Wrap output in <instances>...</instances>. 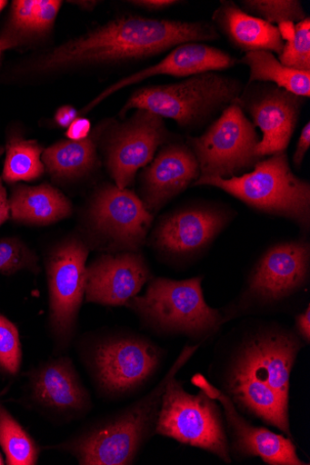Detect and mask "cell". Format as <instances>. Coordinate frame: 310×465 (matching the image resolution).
I'll return each mask as SVG.
<instances>
[{
  "label": "cell",
  "instance_id": "obj_1",
  "mask_svg": "<svg viewBox=\"0 0 310 465\" xmlns=\"http://www.w3.org/2000/svg\"><path fill=\"white\" fill-rule=\"evenodd\" d=\"M220 38L211 22L116 17L66 42L43 57L39 67L55 71L77 65H118L161 54L185 44Z\"/></svg>",
  "mask_w": 310,
  "mask_h": 465
},
{
  "label": "cell",
  "instance_id": "obj_2",
  "mask_svg": "<svg viewBox=\"0 0 310 465\" xmlns=\"http://www.w3.org/2000/svg\"><path fill=\"white\" fill-rule=\"evenodd\" d=\"M199 349L186 346L162 381L135 403L96 422L74 439L58 446L82 465H128L155 433L163 392L168 380L178 372Z\"/></svg>",
  "mask_w": 310,
  "mask_h": 465
},
{
  "label": "cell",
  "instance_id": "obj_3",
  "mask_svg": "<svg viewBox=\"0 0 310 465\" xmlns=\"http://www.w3.org/2000/svg\"><path fill=\"white\" fill-rule=\"evenodd\" d=\"M245 84L235 76L205 72L181 82L138 89L119 112L125 117L131 109L149 111L174 120L186 133L201 130L218 114L235 104Z\"/></svg>",
  "mask_w": 310,
  "mask_h": 465
},
{
  "label": "cell",
  "instance_id": "obj_4",
  "mask_svg": "<svg viewBox=\"0 0 310 465\" xmlns=\"http://www.w3.org/2000/svg\"><path fill=\"white\" fill-rule=\"evenodd\" d=\"M192 186L217 188L258 213L293 223L302 236L310 233V183L293 173L286 152L263 158L242 176L200 177Z\"/></svg>",
  "mask_w": 310,
  "mask_h": 465
},
{
  "label": "cell",
  "instance_id": "obj_5",
  "mask_svg": "<svg viewBox=\"0 0 310 465\" xmlns=\"http://www.w3.org/2000/svg\"><path fill=\"white\" fill-rule=\"evenodd\" d=\"M203 279L202 276L183 281L152 278L145 294L137 295L125 307L156 332L205 341L226 322L220 310L206 303Z\"/></svg>",
  "mask_w": 310,
  "mask_h": 465
},
{
  "label": "cell",
  "instance_id": "obj_6",
  "mask_svg": "<svg viewBox=\"0 0 310 465\" xmlns=\"http://www.w3.org/2000/svg\"><path fill=\"white\" fill-rule=\"evenodd\" d=\"M310 278V242L302 236L265 249L249 272L238 298L221 310L225 322L283 308L304 292Z\"/></svg>",
  "mask_w": 310,
  "mask_h": 465
},
{
  "label": "cell",
  "instance_id": "obj_7",
  "mask_svg": "<svg viewBox=\"0 0 310 465\" xmlns=\"http://www.w3.org/2000/svg\"><path fill=\"white\" fill-rule=\"evenodd\" d=\"M220 376V385L240 412L260 419L291 439L289 407L273 389L267 361L261 351L255 323L239 331Z\"/></svg>",
  "mask_w": 310,
  "mask_h": 465
},
{
  "label": "cell",
  "instance_id": "obj_8",
  "mask_svg": "<svg viewBox=\"0 0 310 465\" xmlns=\"http://www.w3.org/2000/svg\"><path fill=\"white\" fill-rule=\"evenodd\" d=\"M237 215L226 203L190 200L158 220L147 243L163 260L185 266L204 256Z\"/></svg>",
  "mask_w": 310,
  "mask_h": 465
},
{
  "label": "cell",
  "instance_id": "obj_9",
  "mask_svg": "<svg viewBox=\"0 0 310 465\" xmlns=\"http://www.w3.org/2000/svg\"><path fill=\"white\" fill-rule=\"evenodd\" d=\"M155 434L232 462L226 422L217 401L202 391L196 395L185 391L175 374L163 392Z\"/></svg>",
  "mask_w": 310,
  "mask_h": 465
},
{
  "label": "cell",
  "instance_id": "obj_10",
  "mask_svg": "<svg viewBox=\"0 0 310 465\" xmlns=\"http://www.w3.org/2000/svg\"><path fill=\"white\" fill-rule=\"evenodd\" d=\"M154 221L135 192L105 183L88 203L85 242L103 252H139L147 243Z\"/></svg>",
  "mask_w": 310,
  "mask_h": 465
},
{
  "label": "cell",
  "instance_id": "obj_11",
  "mask_svg": "<svg viewBox=\"0 0 310 465\" xmlns=\"http://www.w3.org/2000/svg\"><path fill=\"white\" fill-rule=\"evenodd\" d=\"M100 126L105 165L122 190L135 183L140 169L153 161L163 145L184 140L167 130L163 117L142 109L124 122L111 120Z\"/></svg>",
  "mask_w": 310,
  "mask_h": 465
},
{
  "label": "cell",
  "instance_id": "obj_12",
  "mask_svg": "<svg viewBox=\"0 0 310 465\" xmlns=\"http://www.w3.org/2000/svg\"><path fill=\"white\" fill-rule=\"evenodd\" d=\"M260 140L250 119L233 104L202 135L187 136L185 143L196 157L200 177L231 179L252 172L263 159L255 152Z\"/></svg>",
  "mask_w": 310,
  "mask_h": 465
},
{
  "label": "cell",
  "instance_id": "obj_13",
  "mask_svg": "<svg viewBox=\"0 0 310 465\" xmlns=\"http://www.w3.org/2000/svg\"><path fill=\"white\" fill-rule=\"evenodd\" d=\"M163 351L145 336L115 333L95 348L92 367L106 396L121 397L143 387L160 367Z\"/></svg>",
  "mask_w": 310,
  "mask_h": 465
},
{
  "label": "cell",
  "instance_id": "obj_14",
  "mask_svg": "<svg viewBox=\"0 0 310 465\" xmlns=\"http://www.w3.org/2000/svg\"><path fill=\"white\" fill-rule=\"evenodd\" d=\"M88 252L84 240L71 236L55 246L46 260L50 324L61 344L71 341L84 302Z\"/></svg>",
  "mask_w": 310,
  "mask_h": 465
},
{
  "label": "cell",
  "instance_id": "obj_15",
  "mask_svg": "<svg viewBox=\"0 0 310 465\" xmlns=\"http://www.w3.org/2000/svg\"><path fill=\"white\" fill-rule=\"evenodd\" d=\"M307 100L272 83L245 84L235 104L249 115L252 124L262 133L255 150L260 157L286 152Z\"/></svg>",
  "mask_w": 310,
  "mask_h": 465
},
{
  "label": "cell",
  "instance_id": "obj_16",
  "mask_svg": "<svg viewBox=\"0 0 310 465\" xmlns=\"http://www.w3.org/2000/svg\"><path fill=\"white\" fill-rule=\"evenodd\" d=\"M152 278L142 251L103 252L85 268V301L125 307Z\"/></svg>",
  "mask_w": 310,
  "mask_h": 465
},
{
  "label": "cell",
  "instance_id": "obj_17",
  "mask_svg": "<svg viewBox=\"0 0 310 465\" xmlns=\"http://www.w3.org/2000/svg\"><path fill=\"white\" fill-rule=\"evenodd\" d=\"M192 383L224 407L226 429L231 438V454L241 459L258 457L269 465L307 464L299 459L295 446L289 438L250 424L231 399L210 384L204 375H195Z\"/></svg>",
  "mask_w": 310,
  "mask_h": 465
},
{
  "label": "cell",
  "instance_id": "obj_18",
  "mask_svg": "<svg viewBox=\"0 0 310 465\" xmlns=\"http://www.w3.org/2000/svg\"><path fill=\"white\" fill-rule=\"evenodd\" d=\"M200 177L195 155L184 140L163 145L139 175L138 196L148 213L156 214Z\"/></svg>",
  "mask_w": 310,
  "mask_h": 465
},
{
  "label": "cell",
  "instance_id": "obj_19",
  "mask_svg": "<svg viewBox=\"0 0 310 465\" xmlns=\"http://www.w3.org/2000/svg\"><path fill=\"white\" fill-rule=\"evenodd\" d=\"M239 60L228 53L205 44H185L175 47L157 64L130 74L111 84L82 114L90 112L120 90L157 75L188 77L205 72H219L235 67Z\"/></svg>",
  "mask_w": 310,
  "mask_h": 465
},
{
  "label": "cell",
  "instance_id": "obj_20",
  "mask_svg": "<svg viewBox=\"0 0 310 465\" xmlns=\"http://www.w3.org/2000/svg\"><path fill=\"white\" fill-rule=\"evenodd\" d=\"M29 389L35 404L58 414H81L92 407L91 395L67 357L49 361L34 370Z\"/></svg>",
  "mask_w": 310,
  "mask_h": 465
},
{
  "label": "cell",
  "instance_id": "obj_21",
  "mask_svg": "<svg viewBox=\"0 0 310 465\" xmlns=\"http://www.w3.org/2000/svg\"><path fill=\"white\" fill-rule=\"evenodd\" d=\"M211 23L235 49L245 53L270 52L278 56L285 42L278 28L245 13L233 0H224L212 15Z\"/></svg>",
  "mask_w": 310,
  "mask_h": 465
},
{
  "label": "cell",
  "instance_id": "obj_22",
  "mask_svg": "<svg viewBox=\"0 0 310 465\" xmlns=\"http://www.w3.org/2000/svg\"><path fill=\"white\" fill-rule=\"evenodd\" d=\"M11 217L18 223L47 226L72 214V204L58 189L48 183L38 186L19 184L9 199Z\"/></svg>",
  "mask_w": 310,
  "mask_h": 465
},
{
  "label": "cell",
  "instance_id": "obj_23",
  "mask_svg": "<svg viewBox=\"0 0 310 465\" xmlns=\"http://www.w3.org/2000/svg\"><path fill=\"white\" fill-rule=\"evenodd\" d=\"M63 3L58 0H16L8 25L0 36L3 51L45 36L54 27Z\"/></svg>",
  "mask_w": 310,
  "mask_h": 465
},
{
  "label": "cell",
  "instance_id": "obj_24",
  "mask_svg": "<svg viewBox=\"0 0 310 465\" xmlns=\"http://www.w3.org/2000/svg\"><path fill=\"white\" fill-rule=\"evenodd\" d=\"M101 126L80 142L62 141L44 150L41 160L55 181L85 176L100 166L98 155Z\"/></svg>",
  "mask_w": 310,
  "mask_h": 465
},
{
  "label": "cell",
  "instance_id": "obj_25",
  "mask_svg": "<svg viewBox=\"0 0 310 465\" xmlns=\"http://www.w3.org/2000/svg\"><path fill=\"white\" fill-rule=\"evenodd\" d=\"M239 64L249 68L247 83H272L295 95L309 99L310 72L297 71L283 65L270 52L245 54Z\"/></svg>",
  "mask_w": 310,
  "mask_h": 465
},
{
  "label": "cell",
  "instance_id": "obj_26",
  "mask_svg": "<svg viewBox=\"0 0 310 465\" xmlns=\"http://www.w3.org/2000/svg\"><path fill=\"white\" fill-rule=\"evenodd\" d=\"M5 152L4 182L10 184L34 182L45 173L41 160L44 149L38 142L15 135L7 141Z\"/></svg>",
  "mask_w": 310,
  "mask_h": 465
},
{
  "label": "cell",
  "instance_id": "obj_27",
  "mask_svg": "<svg viewBox=\"0 0 310 465\" xmlns=\"http://www.w3.org/2000/svg\"><path fill=\"white\" fill-rule=\"evenodd\" d=\"M0 447L8 465H35L40 449L10 411L0 403Z\"/></svg>",
  "mask_w": 310,
  "mask_h": 465
},
{
  "label": "cell",
  "instance_id": "obj_28",
  "mask_svg": "<svg viewBox=\"0 0 310 465\" xmlns=\"http://www.w3.org/2000/svg\"><path fill=\"white\" fill-rule=\"evenodd\" d=\"M237 5L245 13L276 26L308 17L299 0H241Z\"/></svg>",
  "mask_w": 310,
  "mask_h": 465
},
{
  "label": "cell",
  "instance_id": "obj_29",
  "mask_svg": "<svg viewBox=\"0 0 310 465\" xmlns=\"http://www.w3.org/2000/svg\"><path fill=\"white\" fill-rule=\"evenodd\" d=\"M22 271L40 272L36 253L17 237L0 239V275L11 276Z\"/></svg>",
  "mask_w": 310,
  "mask_h": 465
},
{
  "label": "cell",
  "instance_id": "obj_30",
  "mask_svg": "<svg viewBox=\"0 0 310 465\" xmlns=\"http://www.w3.org/2000/svg\"><path fill=\"white\" fill-rule=\"evenodd\" d=\"M23 361V349L16 325L0 313V371L17 375Z\"/></svg>",
  "mask_w": 310,
  "mask_h": 465
},
{
  "label": "cell",
  "instance_id": "obj_31",
  "mask_svg": "<svg viewBox=\"0 0 310 465\" xmlns=\"http://www.w3.org/2000/svg\"><path fill=\"white\" fill-rule=\"evenodd\" d=\"M280 63L289 68L310 72V19L295 24V37L285 42Z\"/></svg>",
  "mask_w": 310,
  "mask_h": 465
},
{
  "label": "cell",
  "instance_id": "obj_32",
  "mask_svg": "<svg viewBox=\"0 0 310 465\" xmlns=\"http://www.w3.org/2000/svg\"><path fill=\"white\" fill-rule=\"evenodd\" d=\"M310 147V123L307 122L300 134L295 153L293 154V164L296 169L302 167L305 154Z\"/></svg>",
  "mask_w": 310,
  "mask_h": 465
},
{
  "label": "cell",
  "instance_id": "obj_33",
  "mask_svg": "<svg viewBox=\"0 0 310 465\" xmlns=\"http://www.w3.org/2000/svg\"><path fill=\"white\" fill-rule=\"evenodd\" d=\"M91 131V121L84 117H78L68 126L65 135L70 141L80 142L90 136Z\"/></svg>",
  "mask_w": 310,
  "mask_h": 465
},
{
  "label": "cell",
  "instance_id": "obj_34",
  "mask_svg": "<svg viewBox=\"0 0 310 465\" xmlns=\"http://www.w3.org/2000/svg\"><path fill=\"white\" fill-rule=\"evenodd\" d=\"M126 4L150 12H162L184 3L179 0H132Z\"/></svg>",
  "mask_w": 310,
  "mask_h": 465
},
{
  "label": "cell",
  "instance_id": "obj_35",
  "mask_svg": "<svg viewBox=\"0 0 310 465\" xmlns=\"http://www.w3.org/2000/svg\"><path fill=\"white\" fill-rule=\"evenodd\" d=\"M295 331L300 337V340L308 345L310 342V304L308 303L305 310L298 313L295 317Z\"/></svg>",
  "mask_w": 310,
  "mask_h": 465
},
{
  "label": "cell",
  "instance_id": "obj_36",
  "mask_svg": "<svg viewBox=\"0 0 310 465\" xmlns=\"http://www.w3.org/2000/svg\"><path fill=\"white\" fill-rule=\"evenodd\" d=\"M76 118V110L69 105L59 108L55 114V121L62 128H68Z\"/></svg>",
  "mask_w": 310,
  "mask_h": 465
},
{
  "label": "cell",
  "instance_id": "obj_37",
  "mask_svg": "<svg viewBox=\"0 0 310 465\" xmlns=\"http://www.w3.org/2000/svg\"><path fill=\"white\" fill-rule=\"evenodd\" d=\"M11 215L10 203L3 178H0V227H2Z\"/></svg>",
  "mask_w": 310,
  "mask_h": 465
},
{
  "label": "cell",
  "instance_id": "obj_38",
  "mask_svg": "<svg viewBox=\"0 0 310 465\" xmlns=\"http://www.w3.org/2000/svg\"><path fill=\"white\" fill-rule=\"evenodd\" d=\"M280 35L285 42H288L295 37V24L293 22H284L277 25Z\"/></svg>",
  "mask_w": 310,
  "mask_h": 465
},
{
  "label": "cell",
  "instance_id": "obj_39",
  "mask_svg": "<svg viewBox=\"0 0 310 465\" xmlns=\"http://www.w3.org/2000/svg\"><path fill=\"white\" fill-rule=\"evenodd\" d=\"M72 4L79 6L83 10L93 11L97 6V5L99 3L98 2H88V0H83V2H72Z\"/></svg>",
  "mask_w": 310,
  "mask_h": 465
},
{
  "label": "cell",
  "instance_id": "obj_40",
  "mask_svg": "<svg viewBox=\"0 0 310 465\" xmlns=\"http://www.w3.org/2000/svg\"><path fill=\"white\" fill-rule=\"evenodd\" d=\"M7 2H5V0H0V13H2L4 11V9L6 7L7 5Z\"/></svg>",
  "mask_w": 310,
  "mask_h": 465
},
{
  "label": "cell",
  "instance_id": "obj_41",
  "mask_svg": "<svg viewBox=\"0 0 310 465\" xmlns=\"http://www.w3.org/2000/svg\"><path fill=\"white\" fill-rule=\"evenodd\" d=\"M5 153V148L0 145V157H2Z\"/></svg>",
  "mask_w": 310,
  "mask_h": 465
},
{
  "label": "cell",
  "instance_id": "obj_42",
  "mask_svg": "<svg viewBox=\"0 0 310 465\" xmlns=\"http://www.w3.org/2000/svg\"><path fill=\"white\" fill-rule=\"evenodd\" d=\"M5 463V460H4V457L2 455V453H0V465H4Z\"/></svg>",
  "mask_w": 310,
  "mask_h": 465
},
{
  "label": "cell",
  "instance_id": "obj_43",
  "mask_svg": "<svg viewBox=\"0 0 310 465\" xmlns=\"http://www.w3.org/2000/svg\"><path fill=\"white\" fill-rule=\"evenodd\" d=\"M2 53H3V50H2V49H0V56H2Z\"/></svg>",
  "mask_w": 310,
  "mask_h": 465
}]
</instances>
